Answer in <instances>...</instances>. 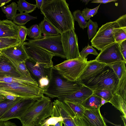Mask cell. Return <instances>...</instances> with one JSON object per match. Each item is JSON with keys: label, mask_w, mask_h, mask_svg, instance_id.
<instances>
[{"label": "cell", "mask_w": 126, "mask_h": 126, "mask_svg": "<svg viewBox=\"0 0 126 126\" xmlns=\"http://www.w3.org/2000/svg\"><path fill=\"white\" fill-rule=\"evenodd\" d=\"M41 14L61 33L75 30L74 21L65 0H47L40 9Z\"/></svg>", "instance_id": "1"}, {"label": "cell", "mask_w": 126, "mask_h": 126, "mask_svg": "<svg viewBox=\"0 0 126 126\" xmlns=\"http://www.w3.org/2000/svg\"><path fill=\"white\" fill-rule=\"evenodd\" d=\"M83 85L79 80L71 81L67 79L53 67L49 84L44 89L43 94L48 97L58 99L72 94Z\"/></svg>", "instance_id": "2"}, {"label": "cell", "mask_w": 126, "mask_h": 126, "mask_svg": "<svg viewBox=\"0 0 126 126\" xmlns=\"http://www.w3.org/2000/svg\"><path fill=\"white\" fill-rule=\"evenodd\" d=\"M53 102L49 97L43 96L36 101L19 119L22 126H38L52 115Z\"/></svg>", "instance_id": "3"}, {"label": "cell", "mask_w": 126, "mask_h": 126, "mask_svg": "<svg viewBox=\"0 0 126 126\" xmlns=\"http://www.w3.org/2000/svg\"><path fill=\"white\" fill-rule=\"evenodd\" d=\"M79 81L93 91L106 89L113 95L119 79L111 67L107 65L91 76Z\"/></svg>", "instance_id": "4"}, {"label": "cell", "mask_w": 126, "mask_h": 126, "mask_svg": "<svg viewBox=\"0 0 126 126\" xmlns=\"http://www.w3.org/2000/svg\"><path fill=\"white\" fill-rule=\"evenodd\" d=\"M0 90L18 97L37 100L44 95V90L40 88L35 80L23 83L0 82Z\"/></svg>", "instance_id": "5"}, {"label": "cell", "mask_w": 126, "mask_h": 126, "mask_svg": "<svg viewBox=\"0 0 126 126\" xmlns=\"http://www.w3.org/2000/svg\"><path fill=\"white\" fill-rule=\"evenodd\" d=\"M87 58L80 57L78 58L66 60L53 66L63 77L69 80L75 81L78 79L87 65Z\"/></svg>", "instance_id": "6"}, {"label": "cell", "mask_w": 126, "mask_h": 126, "mask_svg": "<svg viewBox=\"0 0 126 126\" xmlns=\"http://www.w3.org/2000/svg\"><path fill=\"white\" fill-rule=\"evenodd\" d=\"M120 28L115 21L102 25L91 40V46L101 51L115 42L114 34Z\"/></svg>", "instance_id": "7"}, {"label": "cell", "mask_w": 126, "mask_h": 126, "mask_svg": "<svg viewBox=\"0 0 126 126\" xmlns=\"http://www.w3.org/2000/svg\"><path fill=\"white\" fill-rule=\"evenodd\" d=\"M23 46L30 59L45 68L53 67L54 54L29 42H24Z\"/></svg>", "instance_id": "8"}, {"label": "cell", "mask_w": 126, "mask_h": 126, "mask_svg": "<svg viewBox=\"0 0 126 126\" xmlns=\"http://www.w3.org/2000/svg\"><path fill=\"white\" fill-rule=\"evenodd\" d=\"M28 42L54 54L55 56L66 58L62 41L61 34L44 37L39 39H26Z\"/></svg>", "instance_id": "9"}, {"label": "cell", "mask_w": 126, "mask_h": 126, "mask_svg": "<svg viewBox=\"0 0 126 126\" xmlns=\"http://www.w3.org/2000/svg\"><path fill=\"white\" fill-rule=\"evenodd\" d=\"M61 34L63 50L66 60L80 57L78 39L75 30H69L61 33Z\"/></svg>", "instance_id": "10"}, {"label": "cell", "mask_w": 126, "mask_h": 126, "mask_svg": "<svg viewBox=\"0 0 126 126\" xmlns=\"http://www.w3.org/2000/svg\"><path fill=\"white\" fill-rule=\"evenodd\" d=\"M95 59L108 65L118 62H126L120 51L119 44L115 42L101 50Z\"/></svg>", "instance_id": "11"}, {"label": "cell", "mask_w": 126, "mask_h": 126, "mask_svg": "<svg viewBox=\"0 0 126 126\" xmlns=\"http://www.w3.org/2000/svg\"><path fill=\"white\" fill-rule=\"evenodd\" d=\"M36 100L32 99L22 98L2 116L0 119V121H6L13 118L18 119Z\"/></svg>", "instance_id": "12"}, {"label": "cell", "mask_w": 126, "mask_h": 126, "mask_svg": "<svg viewBox=\"0 0 126 126\" xmlns=\"http://www.w3.org/2000/svg\"><path fill=\"white\" fill-rule=\"evenodd\" d=\"M25 63L31 77L37 83L43 77H47L49 79L52 67L45 68L29 58L25 61Z\"/></svg>", "instance_id": "13"}, {"label": "cell", "mask_w": 126, "mask_h": 126, "mask_svg": "<svg viewBox=\"0 0 126 126\" xmlns=\"http://www.w3.org/2000/svg\"><path fill=\"white\" fill-rule=\"evenodd\" d=\"M0 52L5 56L19 62H25L29 58L23 44L0 50Z\"/></svg>", "instance_id": "14"}, {"label": "cell", "mask_w": 126, "mask_h": 126, "mask_svg": "<svg viewBox=\"0 0 126 126\" xmlns=\"http://www.w3.org/2000/svg\"><path fill=\"white\" fill-rule=\"evenodd\" d=\"M82 117L91 126H107L100 108L85 109Z\"/></svg>", "instance_id": "15"}, {"label": "cell", "mask_w": 126, "mask_h": 126, "mask_svg": "<svg viewBox=\"0 0 126 126\" xmlns=\"http://www.w3.org/2000/svg\"><path fill=\"white\" fill-rule=\"evenodd\" d=\"M93 93V91L83 85L79 90L72 94L58 99L61 101H67L81 104Z\"/></svg>", "instance_id": "16"}, {"label": "cell", "mask_w": 126, "mask_h": 126, "mask_svg": "<svg viewBox=\"0 0 126 126\" xmlns=\"http://www.w3.org/2000/svg\"><path fill=\"white\" fill-rule=\"evenodd\" d=\"M19 26L7 19L0 22V37H18Z\"/></svg>", "instance_id": "17"}, {"label": "cell", "mask_w": 126, "mask_h": 126, "mask_svg": "<svg viewBox=\"0 0 126 126\" xmlns=\"http://www.w3.org/2000/svg\"><path fill=\"white\" fill-rule=\"evenodd\" d=\"M20 77L8 59L2 54L0 56V77Z\"/></svg>", "instance_id": "18"}, {"label": "cell", "mask_w": 126, "mask_h": 126, "mask_svg": "<svg viewBox=\"0 0 126 126\" xmlns=\"http://www.w3.org/2000/svg\"><path fill=\"white\" fill-rule=\"evenodd\" d=\"M107 65L99 62L95 59L88 61L87 64L78 80L89 78L102 70Z\"/></svg>", "instance_id": "19"}, {"label": "cell", "mask_w": 126, "mask_h": 126, "mask_svg": "<svg viewBox=\"0 0 126 126\" xmlns=\"http://www.w3.org/2000/svg\"><path fill=\"white\" fill-rule=\"evenodd\" d=\"M112 105L122 113L121 115L124 126H126V100L119 95L115 94L109 102Z\"/></svg>", "instance_id": "20"}, {"label": "cell", "mask_w": 126, "mask_h": 126, "mask_svg": "<svg viewBox=\"0 0 126 126\" xmlns=\"http://www.w3.org/2000/svg\"><path fill=\"white\" fill-rule=\"evenodd\" d=\"M38 26L44 37L58 36L61 34L60 32L45 17Z\"/></svg>", "instance_id": "21"}, {"label": "cell", "mask_w": 126, "mask_h": 126, "mask_svg": "<svg viewBox=\"0 0 126 126\" xmlns=\"http://www.w3.org/2000/svg\"><path fill=\"white\" fill-rule=\"evenodd\" d=\"M63 120L55 107L53 106L51 115L44 120L40 124L42 126H63Z\"/></svg>", "instance_id": "22"}, {"label": "cell", "mask_w": 126, "mask_h": 126, "mask_svg": "<svg viewBox=\"0 0 126 126\" xmlns=\"http://www.w3.org/2000/svg\"><path fill=\"white\" fill-rule=\"evenodd\" d=\"M6 57L9 60L19 73L20 78L30 80H34L31 77L27 68L25 62H19Z\"/></svg>", "instance_id": "23"}, {"label": "cell", "mask_w": 126, "mask_h": 126, "mask_svg": "<svg viewBox=\"0 0 126 126\" xmlns=\"http://www.w3.org/2000/svg\"><path fill=\"white\" fill-rule=\"evenodd\" d=\"M101 98L93 94L81 104L86 109L100 108L102 105Z\"/></svg>", "instance_id": "24"}, {"label": "cell", "mask_w": 126, "mask_h": 126, "mask_svg": "<svg viewBox=\"0 0 126 126\" xmlns=\"http://www.w3.org/2000/svg\"><path fill=\"white\" fill-rule=\"evenodd\" d=\"M37 19V16L34 17L23 13L17 14L13 20V22L19 26H23L29 21Z\"/></svg>", "instance_id": "25"}, {"label": "cell", "mask_w": 126, "mask_h": 126, "mask_svg": "<svg viewBox=\"0 0 126 126\" xmlns=\"http://www.w3.org/2000/svg\"><path fill=\"white\" fill-rule=\"evenodd\" d=\"M2 11L5 14L7 19L13 20L16 15L17 4L13 2L6 6L1 7Z\"/></svg>", "instance_id": "26"}, {"label": "cell", "mask_w": 126, "mask_h": 126, "mask_svg": "<svg viewBox=\"0 0 126 126\" xmlns=\"http://www.w3.org/2000/svg\"><path fill=\"white\" fill-rule=\"evenodd\" d=\"M20 43L18 37H0V50L17 45Z\"/></svg>", "instance_id": "27"}, {"label": "cell", "mask_w": 126, "mask_h": 126, "mask_svg": "<svg viewBox=\"0 0 126 126\" xmlns=\"http://www.w3.org/2000/svg\"><path fill=\"white\" fill-rule=\"evenodd\" d=\"M17 2V10L20 13H22L24 11L27 14L31 13L36 8V4L29 3L25 0H19Z\"/></svg>", "instance_id": "28"}, {"label": "cell", "mask_w": 126, "mask_h": 126, "mask_svg": "<svg viewBox=\"0 0 126 126\" xmlns=\"http://www.w3.org/2000/svg\"><path fill=\"white\" fill-rule=\"evenodd\" d=\"M22 98L18 97L15 100L7 99L0 102V119L13 106Z\"/></svg>", "instance_id": "29"}, {"label": "cell", "mask_w": 126, "mask_h": 126, "mask_svg": "<svg viewBox=\"0 0 126 126\" xmlns=\"http://www.w3.org/2000/svg\"><path fill=\"white\" fill-rule=\"evenodd\" d=\"M126 73L119 79L115 94H116L126 100Z\"/></svg>", "instance_id": "30"}, {"label": "cell", "mask_w": 126, "mask_h": 126, "mask_svg": "<svg viewBox=\"0 0 126 126\" xmlns=\"http://www.w3.org/2000/svg\"><path fill=\"white\" fill-rule=\"evenodd\" d=\"M126 62L122 61L109 65L112 68L119 79L126 73Z\"/></svg>", "instance_id": "31"}, {"label": "cell", "mask_w": 126, "mask_h": 126, "mask_svg": "<svg viewBox=\"0 0 126 126\" xmlns=\"http://www.w3.org/2000/svg\"><path fill=\"white\" fill-rule=\"evenodd\" d=\"M40 28L37 24H35L27 28V35L31 38L37 40L42 38L43 36L42 35Z\"/></svg>", "instance_id": "32"}, {"label": "cell", "mask_w": 126, "mask_h": 126, "mask_svg": "<svg viewBox=\"0 0 126 126\" xmlns=\"http://www.w3.org/2000/svg\"><path fill=\"white\" fill-rule=\"evenodd\" d=\"M78 115L82 117L85 108L80 103L64 101Z\"/></svg>", "instance_id": "33"}, {"label": "cell", "mask_w": 126, "mask_h": 126, "mask_svg": "<svg viewBox=\"0 0 126 126\" xmlns=\"http://www.w3.org/2000/svg\"><path fill=\"white\" fill-rule=\"evenodd\" d=\"M72 15L74 21L78 22L80 28L84 29L86 28L87 22L82 16L80 10H78L75 11L73 12Z\"/></svg>", "instance_id": "34"}, {"label": "cell", "mask_w": 126, "mask_h": 126, "mask_svg": "<svg viewBox=\"0 0 126 126\" xmlns=\"http://www.w3.org/2000/svg\"><path fill=\"white\" fill-rule=\"evenodd\" d=\"M87 32L89 39L93 38L97 32L98 25L96 22H93L90 19L87 22Z\"/></svg>", "instance_id": "35"}, {"label": "cell", "mask_w": 126, "mask_h": 126, "mask_svg": "<svg viewBox=\"0 0 126 126\" xmlns=\"http://www.w3.org/2000/svg\"><path fill=\"white\" fill-rule=\"evenodd\" d=\"M93 94L105 100L106 103L109 102L113 95L109 91L106 89L94 90L93 91Z\"/></svg>", "instance_id": "36"}, {"label": "cell", "mask_w": 126, "mask_h": 126, "mask_svg": "<svg viewBox=\"0 0 126 126\" xmlns=\"http://www.w3.org/2000/svg\"><path fill=\"white\" fill-rule=\"evenodd\" d=\"M93 9H90L87 8L83 9L81 11V14L85 20H89L90 18L94 16L97 13V11L100 5Z\"/></svg>", "instance_id": "37"}, {"label": "cell", "mask_w": 126, "mask_h": 126, "mask_svg": "<svg viewBox=\"0 0 126 126\" xmlns=\"http://www.w3.org/2000/svg\"><path fill=\"white\" fill-rule=\"evenodd\" d=\"M115 42L119 44L126 40V28H121L114 35Z\"/></svg>", "instance_id": "38"}, {"label": "cell", "mask_w": 126, "mask_h": 126, "mask_svg": "<svg viewBox=\"0 0 126 126\" xmlns=\"http://www.w3.org/2000/svg\"><path fill=\"white\" fill-rule=\"evenodd\" d=\"M79 54L80 56L83 58H86L89 54H93L95 56H98L99 54L96 50L92 46H90L89 44L82 49L79 52Z\"/></svg>", "instance_id": "39"}, {"label": "cell", "mask_w": 126, "mask_h": 126, "mask_svg": "<svg viewBox=\"0 0 126 126\" xmlns=\"http://www.w3.org/2000/svg\"><path fill=\"white\" fill-rule=\"evenodd\" d=\"M27 28L26 26H19L18 31V37L20 40V44H22L27 39Z\"/></svg>", "instance_id": "40"}, {"label": "cell", "mask_w": 126, "mask_h": 126, "mask_svg": "<svg viewBox=\"0 0 126 126\" xmlns=\"http://www.w3.org/2000/svg\"><path fill=\"white\" fill-rule=\"evenodd\" d=\"M49 79L47 77H43L40 79L37 83L39 87L44 90L48 85Z\"/></svg>", "instance_id": "41"}, {"label": "cell", "mask_w": 126, "mask_h": 126, "mask_svg": "<svg viewBox=\"0 0 126 126\" xmlns=\"http://www.w3.org/2000/svg\"><path fill=\"white\" fill-rule=\"evenodd\" d=\"M120 28H126V15H123L115 20Z\"/></svg>", "instance_id": "42"}, {"label": "cell", "mask_w": 126, "mask_h": 126, "mask_svg": "<svg viewBox=\"0 0 126 126\" xmlns=\"http://www.w3.org/2000/svg\"><path fill=\"white\" fill-rule=\"evenodd\" d=\"M119 45L121 53L126 61V40L119 43Z\"/></svg>", "instance_id": "43"}, {"label": "cell", "mask_w": 126, "mask_h": 126, "mask_svg": "<svg viewBox=\"0 0 126 126\" xmlns=\"http://www.w3.org/2000/svg\"><path fill=\"white\" fill-rule=\"evenodd\" d=\"M0 94L3 95L7 99L10 100H15L18 97L11 94L0 90Z\"/></svg>", "instance_id": "44"}, {"label": "cell", "mask_w": 126, "mask_h": 126, "mask_svg": "<svg viewBox=\"0 0 126 126\" xmlns=\"http://www.w3.org/2000/svg\"><path fill=\"white\" fill-rule=\"evenodd\" d=\"M0 126H17L14 123L10 121H0Z\"/></svg>", "instance_id": "45"}, {"label": "cell", "mask_w": 126, "mask_h": 126, "mask_svg": "<svg viewBox=\"0 0 126 126\" xmlns=\"http://www.w3.org/2000/svg\"><path fill=\"white\" fill-rule=\"evenodd\" d=\"M117 0H93L91 2L92 3H106L112 1H117Z\"/></svg>", "instance_id": "46"}, {"label": "cell", "mask_w": 126, "mask_h": 126, "mask_svg": "<svg viewBox=\"0 0 126 126\" xmlns=\"http://www.w3.org/2000/svg\"><path fill=\"white\" fill-rule=\"evenodd\" d=\"M47 0H36V6L39 9H41L44 3Z\"/></svg>", "instance_id": "47"}, {"label": "cell", "mask_w": 126, "mask_h": 126, "mask_svg": "<svg viewBox=\"0 0 126 126\" xmlns=\"http://www.w3.org/2000/svg\"><path fill=\"white\" fill-rule=\"evenodd\" d=\"M11 1V0H0V7L3 6L6 3Z\"/></svg>", "instance_id": "48"}, {"label": "cell", "mask_w": 126, "mask_h": 126, "mask_svg": "<svg viewBox=\"0 0 126 126\" xmlns=\"http://www.w3.org/2000/svg\"><path fill=\"white\" fill-rule=\"evenodd\" d=\"M3 95L0 94V102L7 99Z\"/></svg>", "instance_id": "49"}, {"label": "cell", "mask_w": 126, "mask_h": 126, "mask_svg": "<svg viewBox=\"0 0 126 126\" xmlns=\"http://www.w3.org/2000/svg\"><path fill=\"white\" fill-rule=\"evenodd\" d=\"M84 119V120L82 126H91Z\"/></svg>", "instance_id": "50"}, {"label": "cell", "mask_w": 126, "mask_h": 126, "mask_svg": "<svg viewBox=\"0 0 126 126\" xmlns=\"http://www.w3.org/2000/svg\"><path fill=\"white\" fill-rule=\"evenodd\" d=\"M83 2H84L85 3V4L87 5L88 4L89 2L91 0H81Z\"/></svg>", "instance_id": "51"}, {"label": "cell", "mask_w": 126, "mask_h": 126, "mask_svg": "<svg viewBox=\"0 0 126 126\" xmlns=\"http://www.w3.org/2000/svg\"><path fill=\"white\" fill-rule=\"evenodd\" d=\"M2 54L0 52V56Z\"/></svg>", "instance_id": "52"}, {"label": "cell", "mask_w": 126, "mask_h": 126, "mask_svg": "<svg viewBox=\"0 0 126 126\" xmlns=\"http://www.w3.org/2000/svg\"><path fill=\"white\" fill-rule=\"evenodd\" d=\"M42 126L41 125H39V126Z\"/></svg>", "instance_id": "53"}, {"label": "cell", "mask_w": 126, "mask_h": 126, "mask_svg": "<svg viewBox=\"0 0 126 126\" xmlns=\"http://www.w3.org/2000/svg\"><path fill=\"white\" fill-rule=\"evenodd\" d=\"M1 20H0V22H1Z\"/></svg>", "instance_id": "54"}]
</instances>
